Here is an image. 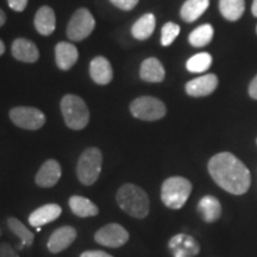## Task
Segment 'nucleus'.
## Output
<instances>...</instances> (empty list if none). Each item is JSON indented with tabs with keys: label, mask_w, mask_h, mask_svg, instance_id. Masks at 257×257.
<instances>
[{
	"label": "nucleus",
	"mask_w": 257,
	"mask_h": 257,
	"mask_svg": "<svg viewBox=\"0 0 257 257\" xmlns=\"http://www.w3.org/2000/svg\"><path fill=\"white\" fill-rule=\"evenodd\" d=\"M208 173L224 191L234 195L248 192L251 184L249 169L231 153H219L208 162Z\"/></svg>",
	"instance_id": "f257e3e1"
},
{
	"label": "nucleus",
	"mask_w": 257,
	"mask_h": 257,
	"mask_svg": "<svg viewBox=\"0 0 257 257\" xmlns=\"http://www.w3.org/2000/svg\"><path fill=\"white\" fill-rule=\"evenodd\" d=\"M117 205L125 213L136 219H143L149 214L150 200L143 188L134 184H124L115 194Z\"/></svg>",
	"instance_id": "f03ea898"
},
{
	"label": "nucleus",
	"mask_w": 257,
	"mask_h": 257,
	"mask_svg": "<svg viewBox=\"0 0 257 257\" xmlns=\"http://www.w3.org/2000/svg\"><path fill=\"white\" fill-rule=\"evenodd\" d=\"M192 193L191 181L181 176H172L165 180L161 187V199L168 208L180 210Z\"/></svg>",
	"instance_id": "7ed1b4c3"
},
{
	"label": "nucleus",
	"mask_w": 257,
	"mask_h": 257,
	"mask_svg": "<svg viewBox=\"0 0 257 257\" xmlns=\"http://www.w3.org/2000/svg\"><path fill=\"white\" fill-rule=\"evenodd\" d=\"M64 123L72 130H82L89 123V110L86 102L75 94H66L61 100Z\"/></svg>",
	"instance_id": "20e7f679"
},
{
	"label": "nucleus",
	"mask_w": 257,
	"mask_h": 257,
	"mask_svg": "<svg viewBox=\"0 0 257 257\" xmlns=\"http://www.w3.org/2000/svg\"><path fill=\"white\" fill-rule=\"evenodd\" d=\"M102 168V154L95 147L87 148L82 152L76 165V175L85 186H92L99 179Z\"/></svg>",
	"instance_id": "39448f33"
},
{
	"label": "nucleus",
	"mask_w": 257,
	"mask_h": 257,
	"mask_svg": "<svg viewBox=\"0 0 257 257\" xmlns=\"http://www.w3.org/2000/svg\"><path fill=\"white\" fill-rule=\"evenodd\" d=\"M130 112L135 118L146 121L159 120L167 113L166 105L154 96H140L130 104Z\"/></svg>",
	"instance_id": "423d86ee"
},
{
	"label": "nucleus",
	"mask_w": 257,
	"mask_h": 257,
	"mask_svg": "<svg viewBox=\"0 0 257 257\" xmlns=\"http://www.w3.org/2000/svg\"><path fill=\"white\" fill-rule=\"evenodd\" d=\"M10 119L16 126L24 130H38L46 124V115L36 107L30 106H16L9 112Z\"/></svg>",
	"instance_id": "0eeeda50"
},
{
	"label": "nucleus",
	"mask_w": 257,
	"mask_h": 257,
	"mask_svg": "<svg viewBox=\"0 0 257 257\" xmlns=\"http://www.w3.org/2000/svg\"><path fill=\"white\" fill-rule=\"evenodd\" d=\"M95 27V21L86 8L79 9L70 18L67 27V36L70 41L80 42L87 38Z\"/></svg>",
	"instance_id": "6e6552de"
},
{
	"label": "nucleus",
	"mask_w": 257,
	"mask_h": 257,
	"mask_svg": "<svg viewBox=\"0 0 257 257\" xmlns=\"http://www.w3.org/2000/svg\"><path fill=\"white\" fill-rule=\"evenodd\" d=\"M128 232L120 224L111 223L102 226L94 233V240L102 246L107 248H120L127 243Z\"/></svg>",
	"instance_id": "1a4fd4ad"
},
{
	"label": "nucleus",
	"mask_w": 257,
	"mask_h": 257,
	"mask_svg": "<svg viewBox=\"0 0 257 257\" xmlns=\"http://www.w3.org/2000/svg\"><path fill=\"white\" fill-rule=\"evenodd\" d=\"M173 257H195L200 252V245L194 237L186 233L173 236L168 243Z\"/></svg>",
	"instance_id": "9d476101"
},
{
	"label": "nucleus",
	"mask_w": 257,
	"mask_h": 257,
	"mask_svg": "<svg viewBox=\"0 0 257 257\" xmlns=\"http://www.w3.org/2000/svg\"><path fill=\"white\" fill-rule=\"evenodd\" d=\"M78 232L73 226H61L50 234L47 246L51 253H59L68 249L76 239Z\"/></svg>",
	"instance_id": "9b49d317"
},
{
	"label": "nucleus",
	"mask_w": 257,
	"mask_h": 257,
	"mask_svg": "<svg viewBox=\"0 0 257 257\" xmlns=\"http://www.w3.org/2000/svg\"><path fill=\"white\" fill-rule=\"evenodd\" d=\"M61 174H62V168L60 163L56 160H47L38 169L35 176V182L38 187L51 188L59 182Z\"/></svg>",
	"instance_id": "f8f14e48"
},
{
	"label": "nucleus",
	"mask_w": 257,
	"mask_h": 257,
	"mask_svg": "<svg viewBox=\"0 0 257 257\" xmlns=\"http://www.w3.org/2000/svg\"><path fill=\"white\" fill-rule=\"evenodd\" d=\"M218 87V78L214 74H206L199 76L186 83V92L191 96H206L216 91Z\"/></svg>",
	"instance_id": "ddd939ff"
},
{
	"label": "nucleus",
	"mask_w": 257,
	"mask_h": 257,
	"mask_svg": "<svg viewBox=\"0 0 257 257\" xmlns=\"http://www.w3.org/2000/svg\"><path fill=\"white\" fill-rule=\"evenodd\" d=\"M89 74L93 81L101 86L108 85L113 79V70L110 61L104 56H96L91 61Z\"/></svg>",
	"instance_id": "4468645a"
},
{
	"label": "nucleus",
	"mask_w": 257,
	"mask_h": 257,
	"mask_svg": "<svg viewBox=\"0 0 257 257\" xmlns=\"http://www.w3.org/2000/svg\"><path fill=\"white\" fill-rule=\"evenodd\" d=\"M11 51L12 56L16 60L22 61V62L34 63L40 57V51H38L36 44L34 42L27 40V38L15 40L14 43H12Z\"/></svg>",
	"instance_id": "2eb2a0df"
},
{
	"label": "nucleus",
	"mask_w": 257,
	"mask_h": 257,
	"mask_svg": "<svg viewBox=\"0 0 257 257\" xmlns=\"http://www.w3.org/2000/svg\"><path fill=\"white\" fill-rule=\"evenodd\" d=\"M61 212L62 208L57 204H46L36 208L29 216V224L34 227H41L56 220L61 216Z\"/></svg>",
	"instance_id": "dca6fc26"
},
{
	"label": "nucleus",
	"mask_w": 257,
	"mask_h": 257,
	"mask_svg": "<svg viewBox=\"0 0 257 257\" xmlns=\"http://www.w3.org/2000/svg\"><path fill=\"white\" fill-rule=\"evenodd\" d=\"M79 59V51L76 47L68 42H60L55 48V60L60 69L69 70Z\"/></svg>",
	"instance_id": "f3484780"
},
{
	"label": "nucleus",
	"mask_w": 257,
	"mask_h": 257,
	"mask_svg": "<svg viewBox=\"0 0 257 257\" xmlns=\"http://www.w3.org/2000/svg\"><path fill=\"white\" fill-rule=\"evenodd\" d=\"M198 213L206 223H214L221 216V205L213 195H205L198 204Z\"/></svg>",
	"instance_id": "a211bd4d"
},
{
	"label": "nucleus",
	"mask_w": 257,
	"mask_h": 257,
	"mask_svg": "<svg viewBox=\"0 0 257 257\" xmlns=\"http://www.w3.org/2000/svg\"><path fill=\"white\" fill-rule=\"evenodd\" d=\"M35 28L43 36H50L56 29V17L54 10L49 6H42L35 16Z\"/></svg>",
	"instance_id": "6ab92c4d"
},
{
	"label": "nucleus",
	"mask_w": 257,
	"mask_h": 257,
	"mask_svg": "<svg viewBox=\"0 0 257 257\" xmlns=\"http://www.w3.org/2000/svg\"><path fill=\"white\" fill-rule=\"evenodd\" d=\"M140 75L143 81L157 83L165 80L166 72L162 63L156 57H149V59L143 61L142 66H141Z\"/></svg>",
	"instance_id": "aec40b11"
},
{
	"label": "nucleus",
	"mask_w": 257,
	"mask_h": 257,
	"mask_svg": "<svg viewBox=\"0 0 257 257\" xmlns=\"http://www.w3.org/2000/svg\"><path fill=\"white\" fill-rule=\"evenodd\" d=\"M68 204L70 211L79 218L95 217L99 214V208L94 202L87 198L81 197V195L70 197Z\"/></svg>",
	"instance_id": "412c9836"
},
{
	"label": "nucleus",
	"mask_w": 257,
	"mask_h": 257,
	"mask_svg": "<svg viewBox=\"0 0 257 257\" xmlns=\"http://www.w3.org/2000/svg\"><path fill=\"white\" fill-rule=\"evenodd\" d=\"M156 27V19L153 14H147L137 19L131 28V34L136 40L144 41L153 35Z\"/></svg>",
	"instance_id": "4be33fe9"
},
{
	"label": "nucleus",
	"mask_w": 257,
	"mask_h": 257,
	"mask_svg": "<svg viewBox=\"0 0 257 257\" xmlns=\"http://www.w3.org/2000/svg\"><path fill=\"white\" fill-rule=\"evenodd\" d=\"M208 6H210V0H187L182 5L180 15L185 22L192 23L206 11Z\"/></svg>",
	"instance_id": "5701e85b"
},
{
	"label": "nucleus",
	"mask_w": 257,
	"mask_h": 257,
	"mask_svg": "<svg viewBox=\"0 0 257 257\" xmlns=\"http://www.w3.org/2000/svg\"><path fill=\"white\" fill-rule=\"evenodd\" d=\"M220 14L227 21H238L244 14L245 3L244 0H219Z\"/></svg>",
	"instance_id": "b1692460"
},
{
	"label": "nucleus",
	"mask_w": 257,
	"mask_h": 257,
	"mask_svg": "<svg viewBox=\"0 0 257 257\" xmlns=\"http://www.w3.org/2000/svg\"><path fill=\"white\" fill-rule=\"evenodd\" d=\"M214 35L213 27L211 24H204L198 27L195 30H193L189 34L188 41L191 43V46L195 48H201L207 46L208 43L212 41Z\"/></svg>",
	"instance_id": "393cba45"
},
{
	"label": "nucleus",
	"mask_w": 257,
	"mask_h": 257,
	"mask_svg": "<svg viewBox=\"0 0 257 257\" xmlns=\"http://www.w3.org/2000/svg\"><path fill=\"white\" fill-rule=\"evenodd\" d=\"M6 224H8L9 229L11 230V232L15 233L16 236L21 239V243L23 244L24 246L32 245V243H34V239H35V234L32 233L21 220L15 217H10L8 218Z\"/></svg>",
	"instance_id": "a878e982"
},
{
	"label": "nucleus",
	"mask_w": 257,
	"mask_h": 257,
	"mask_svg": "<svg viewBox=\"0 0 257 257\" xmlns=\"http://www.w3.org/2000/svg\"><path fill=\"white\" fill-rule=\"evenodd\" d=\"M212 56L208 53H199L193 55L186 63V68L191 73H204L210 69Z\"/></svg>",
	"instance_id": "bb28decb"
},
{
	"label": "nucleus",
	"mask_w": 257,
	"mask_h": 257,
	"mask_svg": "<svg viewBox=\"0 0 257 257\" xmlns=\"http://www.w3.org/2000/svg\"><path fill=\"white\" fill-rule=\"evenodd\" d=\"M180 34V27L178 24L169 22L163 25L162 32H161V44L163 47H169L173 42L175 41V38L179 36Z\"/></svg>",
	"instance_id": "cd10ccee"
},
{
	"label": "nucleus",
	"mask_w": 257,
	"mask_h": 257,
	"mask_svg": "<svg viewBox=\"0 0 257 257\" xmlns=\"http://www.w3.org/2000/svg\"><path fill=\"white\" fill-rule=\"evenodd\" d=\"M110 2L115 8L124 10V11H130L138 4L140 0H110Z\"/></svg>",
	"instance_id": "c85d7f7f"
},
{
	"label": "nucleus",
	"mask_w": 257,
	"mask_h": 257,
	"mask_svg": "<svg viewBox=\"0 0 257 257\" xmlns=\"http://www.w3.org/2000/svg\"><path fill=\"white\" fill-rule=\"evenodd\" d=\"M0 257H19L15 248H12L11 244L2 242L0 243Z\"/></svg>",
	"instance_id": "c756f323"
},
{
	"label": "nucleus",
	"mask_w": 257,
	"mask_h": 257,
	"mask_svg": "<svg viewBox=\"0 0 257 257\" xmlns=\"http://www.w3.org/2000/svg\"><path fill=\"white\" fill-rule=\"evenodd\" d=\"M29 0H8V4L10 9H12L16 12H22L24 11L27 8Z\"/></svg>",
	"instance_id": "7c9ffc66"
},
{
	"label": "nucleus",
	"mask_w": 257,
	"mask_h": 257,
	"mask_svg": "<svg viewBox=\"0 0 257 257\" xmlns=\"http://www.w3.org/2000/svg\"><path fill=\"white\" fill-rule=\"evenodd\" d=\"M80 257H113L110 253L102 251V250H86Z\"/></svg>",
	"instance_id": "2f4dec72"
},
{
	"label": "nucleus",
	"mask_w": 257,
	"mask_h": 257,
	"mask_svg": "<svg viewBox=\"0 0 257 257\" xmlns=\"http://www.w3.org/2000/svg\"><path fill=\"white\" fill-rule=\"evenodd\" d=\"M249 94L252 99H257V75L252 79L251 83L249 86Z\"/></svg>",
	"instance_id": "473e14b6"
},
{
	"label": "nucleus",
	"mask_w": 257,
	"mask_h": 257,
	"mask_svg": "<svg viewBox=\"0 0 257 257\" xmlns=\"http://www.w3.org/2000/svg\"><path fill=\"white\" fill-rule=\"evenodd\" d=\"M5 23H6V15L5 12L0 9V28H2Z\"/></svg>",
	"instance_id": "72a5a7b5"
},
{
	"label": "nucleus",
	"mask_w": 257,
	"mask_h": 257,
	"mask_svg": "<svg viewBox=\"0 0 257 257\" xmlns=\"http://www.w3.org/2000/svg\"><path fill=\"white\" fill-rule=\"evenodd\" d=\"M251 11H252V15L255 16V17H257V0H253Z\"/></svg>",
	"instance_id": "f704fd0d"
},
{
	"label": "nucleus",
	"mask_w": 257,
	"mask_h": 257,
	"mask_svg": "<svg viewBox=\"0 0 257 257\" xmlns=\"http://www.w3.org/2000/svg\"><path fill=\"white\" fill-rule=\"evenodd\" d=\"M4 53H5V44L4 42L0 40V56H2Z\"/></svg>",
	"instance_id": "c9c22d12"
},
{
	"label": "nucleus",
	"mask_w": 257,
	"mask_h": 257,
	"mask_svg": "<svg viewBox=\"0 0 257 257\" xmlns=\"http://www.w3.org/2000/svg\"><path fill=\"white\" fill-rule=\"evenodd\" d=\"M0 236H2V229H0Z\"/></svg>",
	"instance_id": "e433bc0d"
}]
</instances>
